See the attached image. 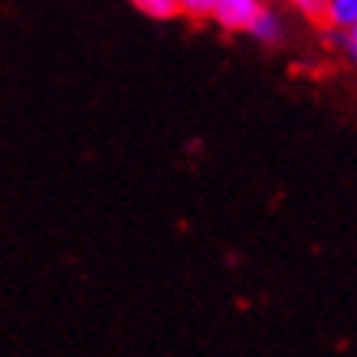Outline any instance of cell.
<instances>
[{"instance_id":"6da1fadb","label":"cell","mask_w":357,"mask_h":357,"mask_svg":"<svg viewBox=\"0 0 357 357\" xmlns=\"http://www.w3.org/2000/svg\"><path fill=\"white\" fill-rule=\"evenodd\" d=\"M243 36H249V40L256 46H262V50H275V46H282L289 40V23H285V17H282L275 7L262 3V10L256 13V20L249 23Z\"/></svg>"},{"instance_id":"277c9868","label":"cell","mask_w":357,"mask_h":357,"mask_svg":"<svg viewBox=\"0 0 357 357\" xmlns=\"http://www.w3.org/2000/svg\"><path fill=\"white\" fill-rule=\"evenodd\" d=\"M128 3L141 17H148V20H154V23H171L181 17L177 0H128Z\"/></svg>"},{"instance_id":"7a4b0ae2","label":"cell","mask_w":357,"mask_h":357,"mask_svg":"<svg viewBox=\"0 0 357 357\" xmlns=\"http://www.w3.org/2000/svg\"><path fill=\"white\" fill-rule=\"evenodd\" d=\"M266 0H217L210 20L217 23L223 33H246V26L256 20Z\"/></svg>"},{"instance_id":"8992f818","label":"cell","mask_w":357,"mask_h":357,"mask_svg":"<svg viewBox=\"0 0 357 357\" xmlns=\"http://www.w3.org/2000/svg\"><path fill=\"white\" fill-rule=\"evenodd\" d=\"M328 40L341 50V53L351 59V63L357 66V23L351 26V30H344V33H335V30H328Z\"/></svg>"},{"instance_id":"3957f363","label":"cell","mask_w":357,"mask_h":357,"mask_svg":"<svg viewBox=\"0 0 357 357\" xmlns=\"http://www.w3.org/2000/svg\"><path fill=\"white\" fill-rule=\"evenodd\" d=\"M357 23V0H325V17L321 26L335 33H344Z\"/></svg>"},{"instance_id":"5b68a950","label":"cell","mask_w":357,"mask_h":357,"mask_svg":"<svg viewBox=\"0 0 357 357\" xmlns=\"http://www.w3.org/2000/svg\"><path fill=\"white\" fill-rule=\"evenodd\" d=\"M213 3L217 0H177V7H181V17H187V20H210V13H213Z\"/></svg>"},{"instance_id":"52a82bcc","label":"cell","mask_w":357,"mask_h":357,"mask_svg":"<svg viewBox=\"0 0 357 357\" xmlns=\"http://www.w3.org/2000/svg\"><path fill=\"white\" fill-rule=\"evenodd\" d=\"M289 3L308 23H321V17H325V0H289Z\"/></svg>"}]
</instances>
